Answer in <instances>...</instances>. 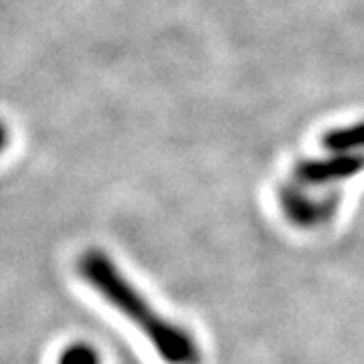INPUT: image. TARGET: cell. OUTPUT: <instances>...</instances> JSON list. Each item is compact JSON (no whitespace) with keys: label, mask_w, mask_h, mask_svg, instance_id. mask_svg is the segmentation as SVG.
<instances>
[{"label":"cell","mask_w":364,"mask_h":364,"mask_svg":"<svg viewBox=\"0 0 364 364\" xmlns=\"http://www.w3.org/2000/svg\"><path fill=\"white\" fill-rule=\"evenodd\" d=\"M324 146L336 154H352L364 148V122L352 124L346 128H336L324 136Z\"/></svg>","instance_id":"3957f363"},{"label":"cell","mask_w":364,"mask_h":364,"mask_svg":"<svg viewBox=\"0 0 364 364\" xmlns=\"http://www.w3.org/2000/svg\"><path fill=\"white\" fill-rule=\"evenodd\" d=\"M57 364H102L100 352L95 350L90 344H71L65 350L59 354Z\"/></svg>","instance_id":"5b68a950"},{"label":"cell","mask_w":364,"mask_h":364,"mask_svg":"<svg viewBox=\"0 0 364 364\" xmlns=\"http://www.w3.org/2000/svg\"><path fill=\"white\" fill-rule=\"evenodd\" d=\"M287 215L298 223H314L322 217V207L314 203L312 198L299 195V193H289L284 198Z\"/></svg>","instance_id":"277c9868"},{"label":"cell","mask_w":364,"mask_h":364,"mask_svg":"<svg viewBox=\"0 0 364 364\" xmlns=\"http://www.w3.org/2000/svg\"><path fill=\"white\" fill-rule=\"evenodd\" d=\"M79 273L109 306L134 322L164 363L200 364L196 340L184 328L160 316L104 251L91 249L83 253L79 259Z\"/></svg>","instance_id":"6da1fadb"},{"label":"cell","mask_w":364,"mask_h":364,"mask_svg":"<svg viewBox=\"0 0 364 364\" xmlns=\"http://www.w3.org/2000/svg\"><path fill=\"white\" fill-rule=\"evenodd\" d=\"M364 170V154H336L330 158H314L298 166V178L306 184L322 186L330 182L348 181Z\"/></svg>","instance_id":"7a4b0ae2"}]
</instances>
